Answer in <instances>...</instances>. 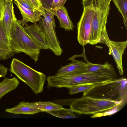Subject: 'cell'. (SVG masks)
Masks as SVG:
<instances>
[{
    "label": "cell",
    "mask_w": 127,
    "mask_h": 127,
    "mask_svg": "<svg viewBox=\"0 0 127 127\" xmlns=\"http://www.w3.org/2000/svg\"><path fill=\"white\" fill-rule=\"evenodd\" d=\"M9 71L28 85L35 94L43 91L46 79L44 73L35 70L15 58L12 60Z\"/></svg>",
    "instance_id": "cell-6"
},
{
    "label": "cell",
    "mask_w": 127,
    "mask_h": 127,
    "mask_svg": "<svg viewBox=\"0 0 127 127\" xmlns=\"http://www.w3.org/2000/svg\"><path fill=\"white\" fill-rule=\"evenodd\" d=\"M83 96L127 103V79L122 77L97 86Z\"/></svg>",
    "instance_id": "cell-5"
},
{
    "label": "cell",
    "mask_w": 127,
    "mask_h": 127,
    "mask_svg": "<svg viewBox=\"0 0 127 127\" xmlns=\"http://www.w3.org/2000/svg\"><path fill=\"white\" fill-rule=\"evenodd\" d=\"M14 1L17 2L26 8L31 10H36L32 5L30 4L25 1L20 0H15Z\"/></svg>",
    "instance_id": "cell-27"
},
{
    "label": "cell",
    "mask_w": 127,
    "mask_h": 127,
    "mask_svg": "<svg viewBox=\"0 0 127 127\" xmlns=\"http://www.w3.org/2000/svg\"><path fill=\"white\" fill-rule=\"evenodd\" d=\"M5 111L14 114H33L43 111L39 109L27 106L23 103V101H21L14 107L5 109Z\"/></svg>",
    "instance_id": "cell-16"
},
{
    "label": "cell",
    "mask_w": 127,
    "mask_h": 127,
    "mask_svg": "<svg viewBox=\"0 0 127 127\" xmlns=\"http://www.w3.org/2000/svg\"><path fill=\"white\" fill-rule=\"evenodd\" d=\"M23 101V103L27 106L39 109L45 112L58 110L63 107L61 105L50 101H39L33 102Z\"/></svg>",
    "instance_id": "cell-17"
},
{
    "label": "cell",
    "mask_w": 127,
    "mask_h": 127,
    "mask_svg": "<svg viewBox=\"0 0 127 127\" xmlns=\"http://www.w3.org/2000/svg\"><path fill=\"white\" fill-rule=\"evenodd\" d=\"M5 5V0H0V20H2Z\"/></svg>",
    "instance_id": "cell-29"
},
{
    "label": "cell",
    "mask_w": 127,
    "mask_h": 127,
    "mask_svg": "<svg viewBox=\"0 0 127 127\" xmlns=\"http://www.w3.org/2000/svg\"><path fill=\"white\" fill-rule=\"evenodd\" d=\"M122 15L124 24L127 30V0H112Z\"/></svg>",
    "instance_id": "cell-21"
},
{
    "label": "cell",
    "mask_w": 127,
    "mask_h": 127,
    "mask_svg": "<svg viewBox=\"0 0 127 127\" xmlns=\"http://www.w3.org/2000/svg\"><path fill=\"white\" fill-rule=\"evenodd\" d=\"M9 39L11 50L15 53L23 52L35 62L38 61L40 49L27 33L15 15Z\"/></svg>",
    "instance_id": "cell-3"
},
{
    "label": "cell",
    "mask_w": 127,
    "mask_h": 127,
    "mask_svg": "<svg viewBox=\"0 0 127 127\" xmlns=\"http://www.w3.org/2000/svg\"><path fill=\"white\" fill-rule=\"evenodd\" d=\"M83 9L80 19L77 24V39L82 46L89 44L92 31L93 15L91 9L83 6Z\"/></svg>",
    "instance_id": "cell-8"
},
{
    "label": "cell",
    "mask_w": 127,
    "mask_h": 127,
    "mask_svg": "<svg viewBox=\"0 0 127 127\" xmlns=\"http://www.w3.org/2000/svg\"><path fill=\"white\" fill-rule=\"evenodd\" d=\"M14 2L16 5L22 15V19L19 21L22 26H28V22L36 23L41 19L42 15L38 10H31L26 8L15 1Z\"/></svg>",
    "instance_id": "cell-12"
},
{
    "label": "cell",
    "mask_w": 127,
    "mask_h": 127,
    "mask_svg": "<svg viewBox=\"0 0 127 127\" xmlns=\"http://www.w3.org/2000/svg\"><path fill=\"white\" fill-rule=\"evenodd\" d=\"M19 83L15 77L10 78H5L0 82V100L6 94L16 89Z\"/></svg>",
    "instance_id": "cell-15"
},
{
    "label": "cell",
    "mask_w": 127,
    "mask_h": 127,
    "mask_svg": "<svg viewBox=\"0 0 127 127\" xmlns=\"http://www.w3.org/2000/svg\"><path fill=\"white\" fill-rule=\"evenodd\" d=\"M118 78L114 68L102 71L78 74L51 76L50 83L52 88H65L68 89L83 84H102Z\"/></svg>",
    "instance_id": "cell-1"
},
{
    "label": "cell",
    "mask_w": 127,
    "mask_h": 127,
    "mask_svg": "<svg viewBox=\"0 0 127 127\" xmlns=\"http://www.w3.org/2000/svg\"><path fill=\"white\" fill-rule=\"evenodd\" d=\"M51 10L54 15L58 19L61 28L69 31L73 30L75 27L69 16L66 9L64 6H62Z\"/></svg>",
    "instance_id": "cell-14"
},
{
    "label": "cell",
    "mask_w": 127,
    "mask_h": 127,
    "mask_svg": "<svg viewBox=\"0 0 127 127\" xmlns=\"http://www.w3.org/2000/svg\"><path fill=\"white\" fill-rule=\"evenodd\" d=\"M38 24L43 32L48 45L49 49L56 56H60L63 52L56 33L54 15L51 10H46Z\"/></svg>",
    "instance_id": "cell-7"
},
{
    "label": "cell",
    "mask_w": 127,
    "mask_h": 127,
    "mask_svg": "<svg viewBox=\"0 0 127 127\" xmlns=\"http://www.w3.org/2000/svg\"><path fill=\"white\" fill-rule=\"evenodd\" d=\"M107 1H108V2H110L111 1V0H106Z\"/></svg>",
    "instance_id": "cell-31"
},
{
    "label": "cell",
    "mask_w": 127,
    "mask_h": 127,
    "mask_svg": "<svg viewBox=\"0 0 127 127\" xmlns=\"http://www.w3.org/2000/svg\"><path fill=\"white\" fill-rule=\"evenodd\" d=\"M84 57L86 62L83 69V73L93 72L114 68L112 65L107 62L103 64L91 63L88 61L85 55Z\"/></svg>",
    "instance_id": "cell-18"
},
{
    "label": "cell",
    "mask_w": 127,
    "mask_h": 127,
    "mask_svg": "<svg viewBox=\"0 0 127 127\" xmlns=\"http://www.w3.org/2000/svg\"><path fill=\"white\" fill-rule=\"evenodd\" d=\"M15 53L11 50L0 49V61L4 60L12 57Z\"/></svg>",
    "instance_id": "cell-23"
},
{
    "label": "cell",
    "mask_w": 127,
    "mask_h": 127,
    "mask_svg": "<svg viewBox=\"0 0 127 127\" xmlns=\"http://www.w3.org/2000/svg\"><path fill=\"white\" fill-rule=\"evenodd\" d=\"M0 49L12 50L9 38L3 28L2 20H0Z\"/></svg>",
    "instance_id": "cell-22"
},
{
    "label": "cell",
    "mask_w": 127,
    "mask_h": 127,
    "mask_svg": "<svg viewBox=\"0 0 127 127\" xmlns=\"http://www.w3.org/2000/svg\"><path fill=\"white\" fill-rule=\"evenodd\" d=\"M13 0H5V5L2 19L3 28L7 36L9 38L13 25L15 13Z\"/></svg>",
    "instance_id": "cell-11"
},
{
    "label": "cell",
    "mask_w": 127,
    "mask_h": 127,
    "mask_svg": "<svg viewBox=\"0 0 127 127\" xmlns=\"http://www.w3.org/2000/svg\"><path fill=\"white\" fill-rule=\"evenodd\" d=\"M35 9L42 14L44 15L46 11L43 8L39 0H30Z\"/></svg>",
    "instance_id": "cell-24"
},
{
    "label": "cell",
    "mask_w": 127,
    "mask_h": 127,
    "mask_svg": "<svg viewBox=\"0 0 127 127\" xmlns=\"http://www.w3.org/2000/svg\"><path fill=\"white\" fill-rule=\"evenodd\" d=\"M109 49V54L110 53L114 60L120 75L124 74L122 57L127 44V41H117L109 39L104 43Z\"/></svg>",
    "instance_id": "cell-9"
},
{
    "label": "cell",
    "mask_w": 127,
    "mask_h": 127,
    "mask_svg": "<svg viewBox=\"0 0 127 127\" xmlns=\"http://www.w3.org/2000/svg\"><path fill=\"white\" fill-rule=\"evenodd\" d=\"M39 0L43 8L45 11L51 10V5L53 0Z\"/></svg>",
    "instance_id": "cell-26"
},
{
    "label": "cell",
    "mask_w": 127,
    "mask_h": 127,
    "mask_svg": "<svg viewBox=\"0 0 127 127\" xmlns=\"http://www.w3.org/2000/svg\"><path fill=\"white\" fill-rule=\"evenodd\" d=\"M69 60H71V63L60 68L55 75L74 74L83 73V69L86 63L77 60L72 57Z\"/></svg>",
    "instance_id": "cell-13"
},
{
    "label": "cell",
    "mask_w": 127,
    "mask_h": 127,
    "mask_svg": "<svg viewBox=\"0 0 127 127\" xmlns=\"http://www.w3.org/2000/svg\"><path fill=\"white\" fill-rule=\"evenodd\" d=\"M110 2L106 0H82L83 6L90 7L93 12L92 27L89 44L94 45L101 42L102 31L106 26L109 14Z\"/></svg>",
    "instance_id": "cell-4"
},
{
    "label": "cell",
    "mask_w": 127,
    "mask_h": 127,
    "mask_svg": "<svg viewBox=\"0 0 127 127\" xmlns=\"http://www.w3.org/2000/svg\"><path fill=\"white\" fill-rule=\"evenodd\" d=\"M24 28L27 34L40 49H49L44 34L38 24L34 23L33 25H28Z\"/></svg>",
    "instance_id": "cell-10"
},
{
    "label": "cell",
    "mask_w": 127,
    "mask_h": 127,
    "mask_svg": "<svg viewBox=\"0 0 127 127\" xmlns=\"http://www.w3.org/2000/svg\"><path fill=\"white\" fill-rule=\"evenodd\" d=\"M13 0L14 1L15 0ZM23 0L27 2H28L30 4L32 5L31 2V1L30 0Z\"/></svg>",
    "instance_id": "cell-30"
},
{
    "label": "cell",
    "mask_w": 127,
    "mask_h": 127,
    "mask_svg": "<svg viewBox=\"0 0 127 127\" xmlns=\"http://www.w3.org/2000/svg\"><path fill=\"white\" fill-rule=\"evenodd\" d=\"M56 117L64 119L75 118L77 116L73 111L70 109H66L63 107L61 109L46 112Z\"/></svg>",
    "instance_id": "cell-19"
},
{
    "label": "cell",
    "mask_w": 127,
    "mask_h": 127,
    "mask_svg": "<svg viewBox=\"0 0 127 127\" xmlns=\"http://www.w3.org/2000/svg\"><path fill=\"white\" fill-rule=\"evenodd\" d=\"M67 0H53L51 4V10H53L63 6Z\"/></svg>",
    "instance_id": "cell-25"
},
{
    "label": "cell",
    "mask_w": 127,
    "mask_h": 127,
    "mask_svg": "<svg viewBox=\"0 0 127 127\" xmlns=\"http://www.w3.org/2000/svg\"><path fill=\"white\" fill-rule=\"evenodd\" d=\"M101 84H86L78 85L72 87L69 89V94L73 95L81 92H84L83 95L95 87Z\"/></svg>",
    "instance_id": "cell-20"
},
{
    "label": "cell",
    "mask_w": 127,
    "mask_h": 127,
    "mask_svg": "<svg viewBox=\"0 0 127 127\" xmlns=\"http://www.w3.org/2000/svg\"><path fill=\"white\" fill-rule=\"evenodd\" d=\"M8 70V68L0 64V77H5L7 74Z\"/></svg>",
    "instance_id": "cell-28"
},
{
    "label": "cell",
    "mask_w": 127,
    "mask_h": 127,
    "mask_svg": "<svg viewBox=\"0 0 127 127\" xmlns=\"http://www.w3.org/2000/svg\"><path fill=\"white\" fill-rule=\"evenodd\" d=\"M127 103L83 96L73 99L70 109L79 115H95L101 113L102 117L112 115L122 109Z\"/></svg>",
    "instance_id": "cell-2"
}]
</instances>
